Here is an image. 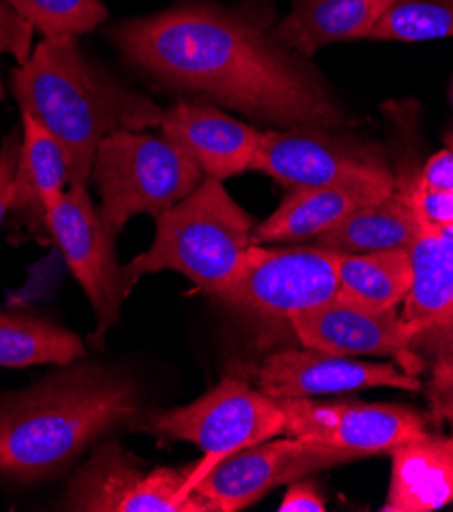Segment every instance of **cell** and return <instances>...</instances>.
Instances as JSON below:
<instances>
[{
  "label": "cell",
  "mask_w": 453,
  "mask_h": 512,
  "mask_svg": "<svg viewBox=\"0 0 453 512\" xmlns=\"http://www.w3.org/2000/svg\"><path fill=\"white\" fill-rule=\"evenodd\" d=\"M433 411H435L437 417H441L443 421L449 423V427H451V439H453V406H437V408H433Z\"/></svg>",
  "instance_id": "33"
},
{
  "label": "cell",
  "mask_w": 453,
  "mask_h": 512,
  "mask_svg": "<svg viewBox=\"0 0 453 512\" xmlns=\"http://www.w3.org/2000/svg\"><path fill=\"white\" fill-rule=\"evenodd\" d=\"M254 219L213 176L203 178L186 198L156 217V239L123 268L131 294L145 274L180 272L215 296L239 272L251 247Z\"/></svg>",
  "instance_id": "4"
},
{
  "label": "cell",
  "mask_w": 453,
  "mask_h": 512,
  "mask_svg": "<svg viewBox=\"0 0 453 512\" xmlns=\"http://www.w3.org/2000/svg\"><path fill=\"white\" fill-rule=\"evenodd\" d=\"M392 0H292V11L276 27V39L302 58L339 43L370 39Z\"/></svg>",
  "instance_id": "19"
},
{
  "label": "cell",
  "mask_w": 453,
  "mask_h": 512,
  "mask_svg": "<svg viewBox=\"0 0 453 512\" xmlns=\"http://www.w3.org/2000/svg\"><path fill=\"white\" fill-rule=\"evenodd\" d=\"M23 141L9 211L11 241H52L49 215L70 188V164L60 141L35 119L23 115Z\"/></svg>",
  "instance_id": "15"
},
{
  "label": "cell",
  "mask_w": 453,
  "mask_h": 512,
  "mask_svg": "<svg viewBox=\"0 0 453 512\" xmlns=\"http://www.w3.org/2000/svg\"><path fill=\"white\" fill-rule=\"evenodd\" d=\"M21 115L35 119L64 147L70 186L88 184L96 149L115 131L160 127L156 102L94 64L76 37H45L11 74Z\"/></svg>",
  "instance_id": "3"
},
{
  "label": "cell",
  "mask_w": 453,
  "mask_h": 512,
  "mask_svg": "<svg viewBox=\"0 0 453 512\" xmlns=\"http://www.w3.org/2000/svg\"><path fill=\"white\" fill-rule=\"evenodd\" d=\"M433 343L441 347V357H453V331H443V333H429Z\"/></svg>",
  "instance_id": "32"
},
{
  "label": "cell",
  "mask_w": 453,
  "mask_h": 512,
  "mask_svg": "<svg viewBox=\"0 0 453 512\" xmlns=\"http://www.w3.org/2000/svg\"><path fill=\"white\" fill-rule=\"evenodd\" d=\"M139 413L135 382L103 364H70L0 398V478L33 484L68 468Z\"/></svg>",
  "instance_id": "2"
},
{
  "label": "cell",
  "mask_w": 453,
  "mask_h": 512,
  "mask_svg": "<svg viewBox=\"0 0 453 512\" xmlns=\"http://www.w3.org/2000/svg\"><path fill=\"white\" fill-rule=\"evenodd\" d=\"M425 221L398 180L394 190L366 207L351 213L339 225L317 237V245L341 253H372L390 249H409L423 233Z\"/></svg>",
  "instance_id": "20"
},
{
  "label": "cell",
  "mask_w": 453,
  "mask_h": 512,
  "mask_svg": "<svg viewBox=\"0 0 453 512\" xmlns=\"http://www.w3.org/2000/svg\"><path fill=\"white\" fill-rule=\"evenodd\" d=\"M162 135L182 147L207 176L225 180L251 170L260 131L209 105L178 102L164 113Z\"/></svg>",
  "instance_id": "16"
},
{
  "label": "cell",
  "mask_w": 453,
  "mask_h": 512,
  "mask_svg": "<svg viewBox=\"0 0 453 512\" xmlns=\"http://www.w3.org/2000/svg\"><path fill=\"white\" fill-rule=\"evenodd\" d=\"M190 470H141V459L117 441L100 445L70 480L66 510L80 512H213L188 490Z\"/></svg>",
  "instance_id": "8"
},
{
  "label": "cell",
  "mask_w": 453,
  "mask_h": 512,
  "mask_svg": "<svg viewBox=\"0 0 453 512\" xmlns=\"http://www.w3.org/2000/svg\"><path fill=\"white\" fill-rule=\"evenodd\" d=\"M123 58L164 84L280 129H337L345 117L302 56L254 21L188 3L111 29Z\"/></svg>",
  "instance_id": "1"
},
{
  "label": "cell",
  "mask_w": 453,
  "mask_h": 512,
  "mask_svg": "<svg viewBox=\"0 0 453 512\" xmlns=\"http://www.w3.org/2000/svg\"><path fill=\"white\" fill-rule=\"evenodd\" d=\"M443 331H453V319H451V323H449L447 327H443V329H439V331H431V333H443Z\"/></svg>",
  "instance_id": "35"
},
{
  "label": "cell",
  "mask_w": 453,
  "mask_h": 512,
  "mask_svg": "<svg viewBox=\"0 0 453 512\" xmlns=\"http://www.w3.org/2000/svg\"><path fill=\"white\" fill-rule=\"evenodd\" d=\"M419 217L437 229L453 225V190H429L419 180H402Z\"/></svg>",
  "instance_id": "26"
},
{
  "label": "cell",
  "mask_w": 453,
  "mask_h": 512,
  "mask_svg": "<svg viewBox=\"0 0 453 512\" xmlns=\"http://www.w3.org/2000/svg\"><path fill=\"white\" fill-rule=\"evenodd\" d=\"M286 415L288 437L319 443L360 457L390 453L425 433V421L407 406L313 398H276Z\"/></svg>",
  "instance_id": "12"
},
{
  "label": "cell",
  "mask_w": 453,
  "mask_h": 512,
  "mask_svg": "<svg viewBox=\"0 0 453 512\" xmlns=\"http://www.w3.org/2000/svg\"><path fill=\"white\" fill-rule=\"evenodd\" d=\"M427 390L433 408L453 406V357H439Z\"/></svg>",
  "instance_id": "31"
},
{
  "label": "cell",
  "mask_w": 453,
  "mask_h": 512,
  "mask_svg": "<svg viewBox=\"0 0 453 512\" xmlns=\"http://www.w3.org/2000/svg\"><path fill=\"white\" fill-rule=\"evenodd\" d=\"M90 178L100 196V221L117 239L129 219L172 209L205 172L168 137L123 129L100 141Z\"/></svg>",
  "instance_id": "5"
},
{
  "label": "cell",
  "mask_w": 453,
  "mask_h": 512,
  "mask_svg": "<svg viewBox=\"0 0 453 512\" xmlns=\"http://www.w3.org/2000/svg\"><path fill=\"white\" fill-rule=\"evenodd\" d=\"M251 170L290 188L378 186L394 188L396 178L378 151L349 143L327 129H272L260 135Z\"/></svg>",
  "instance_id": "9"
},
{
  "label": "cell",
  "mask_w": 453,
  "mask_h": 512,
  "mask_svg": "<svg viewBox=\"0 0 453 512\" xmlns=\"http://www.w3.org/2000/svg\"><path fill=\"white\" fill-rule=\"evenodd\" d=\"M5 96V88H3V78H0V100Z\"/></svg>",
  "instance_id": "37"
},
{
  "label": "cell",
  "mask_w": 453,
  "mask_h": 512,
  "mask_svg": "<svg viewBox=\"0 0 453 512\" xmlns=\"http://www.w3.org/2000/svg\"><path fill=\"white\" fill-rule=\"evenodd\" d=\"M286 415L278 400L227 376L198 400L151 413L147 429L164 437L194 443L205 459L188 474V490L203 480L225 457L284 433Z\"/></svg>",
  "instance_id": "7"
},
{
  "label": "cell",
  "mask_w": 453,
  "mask_h": 512,
  "mask_svg": "<svg viewBox=\"0 0 453 512\" xmlns=\"http://www.w3.org/2000/svg\"><path fill=\"white\" fill-rule=\"evenodd\" d=\"M21 141H23V131L13 129L3 139V145H0V227H3V223L11 211Z\"/></svg>",
  "instance_id": "28"
},
{
  "label": "cell",
  "mask_w": 453,
  "mask_h": 512,
  "mask_svg": "<svg viewBox=\"0 0 453 512\" xmlns=\"http://www.w3.org/2000/svg\"><path fill=\"white\" fill-rule=\"evenodd\" d=\"M445 143H447L449 149H453V133H449V135L445 137Z\"/></svg>",
  "instance_id": "36"
},
{
  "label": "cell",
  "mask_w": 453,
  "mask_h": 512,
  "mask_svg": "<svg viewBox=\"0 0 453 512\" xmlns=\"http://www.w3.org/2000/svg\"><path fill=\"white\" fill-rule=\"evenodd\" d=\"M392 190L394 188L347 184L292 188L280 207L251 233V245L319 237L360 207L386 198Z\"/></svg>",
  "instance_id": "17"
},
{
  "label": "cell",
  "mask_w": 453,
  "mask_h": 512,
  "mask_svg": "<svg viewBox=\"0 0 453 512\" xmlns=\"http://www.w3.org/2000/svg\"><path fill=\"white\" fill-rule=\"evenodd\" d=\"M384 512H433L453 504V439L423 433L390 451Z\"/></svg>",
  "instance_id": "18"
},
{
  "label": "cell",
  "mask_w": 453,
  "mask_h": 512,
  "mask_svg": "<svg viewBox=\"0 0 453 512\" xmlns=\"http://www.w3.org/2000/svg\"><path fill=\"white\" fill-rule=\"evenodd\" d=\"M49 233L94 309L96 333L92 341L103 343L107 331L119 321L129 290L115 253L117 239L100 221L86 184H72L64 192L49 215Z\"/></svg>",
  "instance_id": "10"
},
{
  "label": "cell",
  "mask_w": 453,
  "mask_h": 512,
  "mask_svg": "<svg viewBox=\"0 0 453 512\" xmlns=\"http://www.w3.org/2000/svg\"><path fill=\"white\" fill-rule=\"evenodd\" d=\"M441 231H443V233L453 241V225H451V227H445V229H441Z\"/></svg>",
  "instance_id": "34"
},
{
  "label": "cell",
  "mask_w": 453,
  "mask_h": 512,
  "mask_svg": "<svg viewBox=\"0 0 453 512\" xmlns=\"http://www.w3.org/2000/svg\"><path fill=\"white\" fill-rule=\"evenodd\" d=\"M280 512H323L325 500L317 488L309 482H296L288 488L284 500L280 502Z\"/></svg>",
  "instance_id": "30"
},
{
  "label": "cell",
  "mask_w": 453,
  "mask_h": 512,
  "mask_svg": "<svg viewBox=\"0 0 453 512\" xmlns=\"http://www.w3.org/2000/svg\"><path fill=\"white\" fill-rule=\"evenodd\" d=\"M258 388L272 398H317L368 388L421 390V380L392 364L307 347L272 353L258 370Z\"/></svg>",
  "instance_id": "14"
},
{
  "label": "cell",
  "mask_w": 453,
  "mask_h": 512,
  "mask_svg": "<svg viewBox=\"0 0 453 512\" xmlns=\"http://www.w3.org/2000/svg\"><path fill=\"white\" fill-rule=\"evenodd\" d=\"M453 37V0H392L370 39L431 41Z\"/></svg>",
  "instance_id": "24"
},
{
  "label": "cell",
  "mask_w": 453,
  "mask_h": 512,
  "mask_svg": "<svg viewBox=\"0 0 453 512\" xmlns=\"http://www.w3.org/2000/svg\"><path fill=\"white\" fill-rule=\"evenodd\" d=\"M337 298L372 311H390L405 300L413 270L409 249L341 253L337 262Z\"/></svg>",
  "instance_id": "22"
},
{
  "label": "cell",
  "mask_w": 453,
  "mask_h": 512,
  "mask_svg": "<svg viewBox=\"0 0 453 512\" xmlns=\"http://www.w3.org/2000/svg\"><path fill=\"white\" fill-rule=\"evenodd\" d=\"M35 27L23 19L7 0H0V56L25 64L31 56Z\"/></svg>",
  "instance_id": "27"
},
{
  "label": "cell",
  "mask_w": 453,
  "mask_h": 512,
  "mask_svg": "<svg viewBox=\"0 0 453 512\" xmlns=\"http://www.w3.org/2000/svg\"><path fill=\"white\" fill-rule=\"evenodd\" d=\"M290 329L305 347L335 355H388L415 376L421 370L419 357L411 351L419 331L394 309L372 311L333 298L317 309L294 315Z\"/></svg>",
  "instance_id": "13"
},
{
  "label": "cell",
  "mask_w": 453,
  "mask_h": 512,
  "mask_svg": "<svg viewBox=\"0 0 453 512\" xmlns=\"http://www.w3.org/2000/svg\"><path fill=\"white\" fill-rule=\"evenodd\" d=\"M43 37H76L109 17L103 0H7Z\"/></svg>",
  "instance_id": "25"
},
{
  "label": "cell",
  "mask_w": 453,
  "mask_h": 512,
  "mask_svg": "<svg viewBox=\"0 0 453 512\" xmlns=\"http://www.w3.org/2000/svg\"><path fill=\"white\" fill-rule=\"evenodd\" d=\"M84 355L76 333L31 315L0 311V368L70 366Z\"/></svg>",
  "instance_id": "23"
},
{
  "label": "cell",
  "mask_w": 453,
  "mask_h": 512,
  "mask_svg": "<svg viewBox=\"0 0 453 512\" xmlns=\"http://www.w3.org/2000/svg\"><path fill=\"white\" fill-rule=\"evenodd\" d=\"M417 180L429 190H453V149L435 153Z\"/></svg>",
  "instance_id": "29"
},
{
  "label": "cell",
  "mask_w": 453,
  "mask_h": 512,
  "mask_svg": "<svg viewBox=\"0 0 453 512\" xmlns=\"http://www.w3.org/2000/svg\"><path fill=\"white\" fill-rule=\"evenodd\" d=\"M354 459L362 457L294 437H274L225 457L194 486V492L213 506V512H237L258 502L280 484H292Z\"/></svg>",
  "instance_id": "11"
},
{
  "label": "cell",
  "mask_w": 453,
  "mask_h": 512,
  "mask_svg": "<svg viewBox=\"0 0 453 512\" xmlns=\"http://www.w3.org/2000/svg\"><path fill=\"white\" fill-rule=\"evenodd\" d=\"M341 251L251 245L235 278L215 294L227 309L268 333L290 331V319L337 298Z\"/></svg>",
  "instance_id": "6"
},
{
  "label": "cell",
  "mask_w": 453,
  "mask_h": 512,
  "mask_svg": "<svg viewBox=\"0 0 453 512\" xmlns=\"http://www.w3.org/2000/svg\"><path fill=\"white\" fill-rule=\"evenodd\" d=\"M409 255L413 280L400 317L421 337L447 327L453 319V241L441 229L425 225Z\"/></svg>",
  "instance_id": "21"
}]
</instances>
